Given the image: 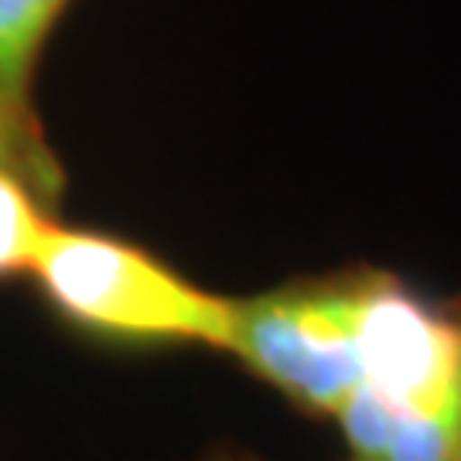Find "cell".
Listing matches in <instances>:
<instances>
[{"label": "cell", "mask_w": 461, "mask_h": 461, "mask_svg": "<svg viewBox=\"0 0 461 461\" xmlns=\"http://www.w3.org/2000/svg\"><path fill=\"white\" fill-rule=\"evenodd\" d=\"M335 420L359 461H458L461 321L366 277L359 383Z\"/></svg>", "instance_id": "6da1fadb"}, {"label": "cell", "mask_w": 461, "mask_h": 461, "mask_svg": "<svg viewBox=\"0 0 461 461\" xmlns=\"http://www.w3.org/2000/svg\"><path fill=\"white\" fill-rule=\"evenodd\" d=\"M32 277L55 312L93 335L230 352L236 301L198 287L116 236L55 222Z\"/></svg>", "instance_id": "7a4b0ae2"}, {"label": "cell", "mask_w": 461, "mask_h": 461, "mask_svg": "<svg viewBox=\"0 0 461 461\" xmlns=\"http://www.w3.org/2000/svg\"><path fill=\"white\" fill-rule=\"evenodd\" d=\"M366 277L236 301L230 352L301 407L335 417L359 383Z\"/></svg>", "instance_id": "3957f363"}, {"label": "cell", "mask_w": 461, "mask_h": 461, "mask_svg": "<svg viewBox=\"0 0 461 461\" xmlns=\"http://www.w3.org/2000/svg\"><path fill=\"white\" fill-rule=\"evenodd\" d=\"M0 167L32 182L49 202H55V195H59L62 171H59L55 154L38 131L32 99L11 96L4 86H0Z\"/></svg>", "instance_id": "8992f818"}, {"label": "cell", "mask_w": 461, "mask_h": 461, "mask_svg": "<svg viewBox=\"0 0 461 461\" xmlns=\"http://www.w3.org/2000/svg\"><path fill=\"white\" fill-rule=\"evenodd\" d=\"M458 461H461V458H458Z\"/></svg>", "instance_id": "52a82bcc"}, {"label": "cell", "mask_w": 461, "mask_h": 461, "mask_svg": "<svg viewBox=\"0 0 461 461\" xmlns=\"http://www.w3.org/2000/svg\"><path fill=\"white\" fill-rule=\"evenodd\" d=\"M68 0H0V86L17 99L32 93V72L51 24Z\"/></svg>", "instance_id": "5b68a950"}, {"label": "cell", "mask_w": 461, "mask_h": 461, "mask_svg": "<svg viewBox=\"0 0 461 461\" xmlns=\"http://www.w3.org/2000/svg\"><path fill=\"white\" fill-rule=\"evenodd\" d=\"M49 198L21 175L0 167V277L32 274L55 219Z\"/></svg>", "instance_id": "277c9868"}]
</instances>
